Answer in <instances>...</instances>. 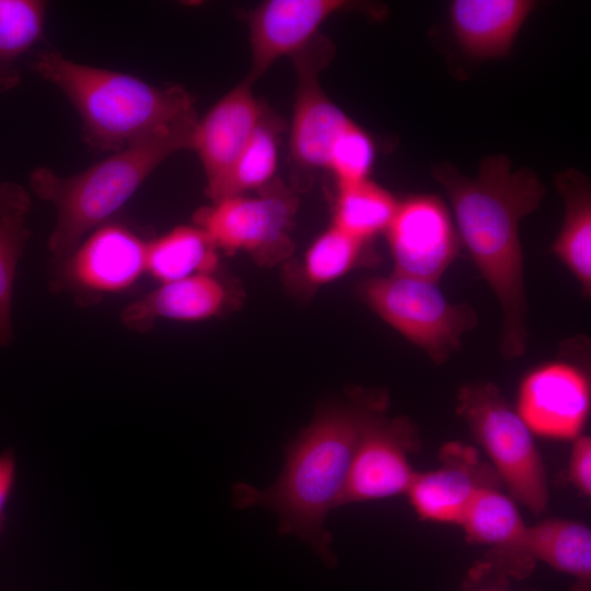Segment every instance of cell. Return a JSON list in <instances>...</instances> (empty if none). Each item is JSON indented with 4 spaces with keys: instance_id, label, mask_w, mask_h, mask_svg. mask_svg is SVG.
I'll use <instances>...</instances> for the list:
<instances>
[{
    "instance_id": "cell-1",
    "label": "cell",
    "mask_w": 591,
    "mask_h": 591,
    "mask_svg": "<svg viewBox=\"0 0 591 591\" xmlns=\"http://www.w3.org/2000/svg\"><path fill=\"white\" fill-rule=\"evenodd\" d=\"M432 173L450 199L460 237L501 308V356L519 358L528 343L519 225L538 207L545 188L533 171H513L501 154L484 159L475 177L447 163L436 165Z\"/></svg>"
},
{
    "instance_id": "cell-2",
    "label": "cell",
    "mask_w": 591,
    "mask_h": 591,
    "mask_svg": "<svg viewBox=\"0 0 591 591\" xmlns=\"http://www.w3.org/2000/svg\"><path fill=\"white\" fill-rule=\"evenodd\" d=\"M387 402L384 393L360 391L348 401L321 408L287 447L285 466L271 486L258 489L235 484V507L273 510L280 534H293L309 543L328 567H334L336 557L325 519L337 508L364 429L385 414Z\"/></svg>"
},
{
    "instance_id": "cell-3",
    "label": "cell",
    "mask_w": 591,
    "mask_h": 591,
    "mask_svg": "<svg viewBox=\"0 0 591 591\" xmlns=\"http://www.w3.org/2000/svg\"><path fill=\"white\" fill-rule=\"evenodd\" d=\"M33 70L56 85L82 120V138L102 151H119L161 128L197 117L183 86H154L128 73L74 62L56 50L39 53Z\"/></svg>"
},
{
    "instance_id": "cell-4",
    "label": "cell",
    "mask_w": 591,
    "mask_h": 591,
    "mask_svg": "<svg viewBox=\"0 0 591 591\" xmlns=\"http://www.w3.org/2000/svg\"><path fill=\"white\" fill-rule=\"evenodd\" d=\"M197 123L195 117L153 131L73 176L35 169L30 177L32 190L56 210L48 239L53 257L70 256L83 236L120 209L169 155L192 149Z\"/></svg>"
},
{
    "instance_id": "cell-5",
    "label": "cell",
    "mask_w": 591,
    "mask_h": 591,
    "mask_svg": "<svg viewBox=\"0 0 591 591\" xmlns=\"http://www.w3.org/2000/svg\"><path fill=\"white\" fill-rule=\"evenodd\" d=\"M456 413L467 424L509 496L531 512L545 511L546 470L533 433L491 382H471L457 392Z\"/></svg>"
},
{
    "instance_id": "cell-6",
    "label": "cell",
    "mask_w": 591,
    "mask_h": 591,
    "mask_svg": "<svg viewBox=\"0 0 591 591\" xmlns=\"http://www.w3.org/2000/svg\"><path fill=\"white\" fill-rule=\"evenodd\" d=\"M364 302L436 364L461 348L462 337L477 324L473 308L451 303L436 282L397 273L367 280Z\"/></svg>"
},
{
    "instance_id": "cell-7",
    "label": "cell",
    "mask_w": 591,
    "mask_h": 591,
    "mask_svg": "<svg viewBox=\"0 0 591 591\" xmlns=\"http://www.w3.org/2000/svg\"><path fill=\"white\" fill-rule=\"evenodd\" d=\"M264 188L256 197L233 196L198 209L195 225L227 253L247 252L267 263L287 256L296 196L281 183Z\"/></svg>"
},
{
    "instance_id": "cell-8",
    "label": "cell",
    "mask_w": 591,
    "mask_h": 591,
    "mask_svg": "<svg viewBox=\"0 0 591 591\" xmlns=\"http://www.w3.org/2000/svg\"><path fill=\"white\" fill-rule=\"evenodd\" d=\"M420 445L409 418L375 417L361 436L337 507L406 495L417 473L408 455Z\"/></svg>"
},
{
    "instance_id": "cell-9",
    "label": "cell",
    "mask_w": 591,
    "mask_h": 591,
    "mask_svg": "<svg viewBox=\"0 0 591 591\" xmlns=\"http://www.w3.org/2000/svg\"><path fill=\"white\" fill-rule=\"evenodd\" d=\"M394 273L437 282L459 252V234L444 204L433 195L398 202L386 229Z\"/></svg>"
},
{
    "instance_id": "cell-10",
    "label": "cell",
    "mask_w": 591,
    "mask_h": 591,
    "mask_svg": "<svg viewBox=\"0 0 591 591\" xmlns=\"http://www.w3.org/2000/svg\"><path fill=\"white\" fill-rule=\"evenodd\" d=\"M438 460L437 468L416 473L406 493L421 520L459 525L480 491L502 486L493 466L468 444L447 442Z\"/></svg>"
},
{
    "instance_id": "cell-11",
    "label": "cell",
    "mask_w": 591,
    "mask_h": 591,
    "mask_svg": "<svg viewBox=\"0 0 591 591\" xmlns=\"http://www.w3.org/2000/svg\"><path fill=\"white\" fill-rule=\"evenodd\" d=\"M590 383L576 366L551 362L522 380L517 413L533 434L573 440L581 434L590 412Z\"/></svg>"
},
{
    "instance_id": "cell-12",
    "label": "cell",
    "mask_w": 591,
    "mask_h": 591,
    "mask_svg": "<svg viewBox=\"0 0 591 591\" xmlns=\"http://www.w3.org/2000/svg\"><path fill=\"white\" fill-rule=\"evenodd\" d=\"M468 543L489 547L486 561L474 567L467 582L499 576L523 579L534 569L529 544V526L524 523L514 500L500 488L480 491L459 524Z\"/></svg>"
},
{
    "instance_id": "cell-13",
    "label": "cell",
    "mask_w": 591,
    "mask_h": 591,
    "mask_svg": "<svg viewBox=\"0 0 591 591\" xmlns=\"http://www.w3.org/2000/svg\"><path fill=\"white\" fill-rule=\"evenodd\" d=\"M327 39H314L294 54L298 85L290 134L294 162L306 169L326 167L331 149L354 121L322 90L317 72L331 57Z\"/></svg>"
},
{
    "instance_id": "cell-14",
    "label": "cell",
    "mask_w": 591,
    "mask_h": 591,
    "mask_svg": "<svg viewBox=\"0 0 591 591\" xmlns=\"http://www.w3.org/2000/svg\"><path fill=\"white\" fill-rule=\"evenodd\" d=\"M351 5L344 0H268L250 18L252 83L279 58L294 55L311 44L320 26Z\"/></svg>"
},
{
    "instance_id": "cell-15",
    "label": "cell",
    "mask_w": 591,
    "mask_h": 591,
    "mask_svg": "<svg viewBox=\"0 0 591 591\" xmlns=\"http://www.w3.org/2000/svg\"><path fill=\"white\" fill-rule=\"evenodd\" d=\"M147 244L124 225L104 223L63 259L62 279L85 293L126 289L146 271Z\"/></svg>"
},
{
    "instance_id": "cell-16",
    "label": "cell",
    "mask_w": 591,
    "mask_h": 591,
    "mask_svg": "<svg viewBox=\"0 0 591 591\" xmlns=\"http://www.w3.org/2000/svg\"><path fill=\"white\" fill-rule=\"evenodd\" d=\"M251 84L246 79L198 119L192 149L197 152L205 171V192L224 177L264 116Z\"/></svg>"
},
{
    "instance_id": "cell-17",
    "label": "cell",
    "mask_w": 591,
    "mask_h": 591,
    "mask_svg": "<svg viewBox=\"0 0 591 591\" xmlns=\"http://www.w3.org/2000/svg\"><path fill=\"white\" fill-rule=\"evenodd\" d=\"M229 302V291L213 274L194 275L161 283L126 305L121 323L136 332H148L159 318L199 322L220 314Z\"/></svg>"
},
{
    "instance_id": "cell-18",
    "label": "cell",
    "mask_w": 591,
    "mask_h": 591,
    "mask_svg": "<svg viewBox=\"0 0 591 591\" xmlns=\"http://www.w3.org/2000/svg\"><path fill=\"white\" fill-rule=\"evenodd\" d=\"M536 2L531 0H454L450 24L462 50L475 59L505 57Z\"/></svg>"
},
{
    "instance_id": "cell-19",
    "label": "cell",
    "mask_w": 591,
    "mask_h": 591,
    "mask_svg": "<svg viewBox=\"0 0 591 591\" xmlns=\"http://www.w3.org/2000/svg\"><path fill=\"white\" fill-rule=\"evenodd\" d=\"M556 188L565 202V216L552 251L571 271L586 296L591 293V186L579 171L556 176Z\"/></svg>"
},
{
    "instance_id": "cell-20",
    "label": "cell",
    "mask_w": 591,
    "mask_h": 591,
    "mask_svg": "<svg viewBox=\"0 0 591 591\" xmlns=\"http://www.w3.org/2000/svg\"><path fill=\"white\" fill-rule=\"evenodd\" d=\"M534 559L573 578L571 591L591 590V531L579 521L546 519L529 526Z\"/></svg>"
},
{
    "instance_id": "cell-21",
    "label": "cell",
    "mask_w": 591,
    "mask_h": 591,
    "mask_svg": "<svg viewBox=\"0 0 591 591\" xmlns=\"http://www.w3.org/2000/svg\"><path fill=\"white\" fill-rule=\"evenodd\" d=\"M218 265L217 246L196 225H178L147 244L146 271L161 283L213 274Z\"/></svg>"
},
{
    "instance_id": "cell-22",
    "label": "cell",
    "mask_w": 591,
    "mask_h": 591,
    "mask_svg": "<svg viewBox=\"0 0 591 591\" xmlns=\"http://www.w3.org/2000/svg\"><path fill=\"white\" fill-rule=\"evenodd\" d=\"M398 202L390 192L369 178L338 185L333 225L367 243L386 231Z\"/></svg>"
},
{
    "instance_id": "cell-23",
    "label": "cell",
    "mask_w": 591,
    "mask_h": 591,
    "mask_svg": "<svg viewBox=\"0 0 591 591\" xmlns=\"http://www.w3.org/2000/svg\"><path fill=\"white\" fill-rule=\"evenodd\" d=\"M46 9L39 0H0V92L20 83L18 60L42 37Z\"/></svg>"
},
{
    "instance_id": "cell-24",
    "label": "cell",
    "mask_w": 591,
    "mask_h": 591,
    "mask_svg": "<svg viewBox=\"0 0 591 591\" xmlns=\"http://www.w3.org/2000/svg\"><path fill=\"white\" fill-rule=\"evenodd\" d=\"M278 163V125L263 116L251 140L224 177L206 195L212 202L266 187Z\"/></svg>"
},
{
    "instance_id": "cell-25",
    "label": "cell",
    "mask_w": 591,
    "mask_h": 591,
    "mask_svg": "<svg viewBox=\"0 0 591 591\" xmlns=\"http://www.w3.org/2000/svg\"><path fill=\"white\" fill-rule=\"evenodd\" d=\"M364 245L332 225L309 247L304 258L305 277L316 286L343 277L358 264Z\"/></svg>"
},
{
    "instance_id": "cell-26",
    "label": "cell",
    "mask_w": 591,
    "mask_h": 591,
    "mask_svg": "<svg viewBox=\"0 0 591 591\" xmlns=\"http://www.w3.org/2000/svg\"><path fill=\"white\" fill-rule=\"evenodd\" d=\"M30 230L25 217L0 222V346H9L14 338L11 316L12 297L18 263L23 254Z\"/></svg>"
},
{
    "instance_id": "cell-27",
    "label": "cell",
    "mask_w": 591,
    "mask_h": 591,
    "mask_svg": "<svg viewBox=\"0 0 591 591\" xmlns=\"http://www.w3.org/2000/svg\"><path fill=\"white\" fill-rule=\"evenodd\" d=\"M375 143L372 137L352 121L333 144L326 167L338 185L363 181L375 161Z\"/></svg>"
},
{
    "instance_id": "cell-28",
    "label": "cell",
    "mask_w": 591,
    "mask_h": 591,
    "mask_svg": "<svg viewBox=\"0 0 591 591\" xmlns=\"http://www.w3.org/2000/svg\"><path fill=\"white\" fill-rule=\"evenodd\" d=\"M568 477L583 496L591 495V439L578 436L573 439L568 461Z\"/></svg>"
},
{
    "instance_id": "cell-29",
    "label": "cell",
    "mask_w": 591,
    "mask_h": 591,
    "mask_svg": "<svg viewBox=\"0 0 591 591\" xmlns=\"http://www.w3.org/2000/svg\"><path fill=\"white\" fill-rule=\"evenodd\" d=\"M31 206L30 195L22 186L12 182H0V222L25 217Z\"/></svg>"
},
{
    "instance_id": "cell-30",
    "label": "cell",
    "mask_w": 591,
    "mask_h": 591,
    "mask_svg": "<svg viewBox=\"0 0 591 591\" xmlns=\"http://www.w3.org/2000/svg\"><path fill=\"white\" fill-rule=\"evenodd\" d=\"M16 475V457L13 450L0 453V537L4 531L7 506L13 491Z\"/></svg>"
},
{
    "instance_id": "cell-31",
    "label": "cell",
    "mask_w": 591,
    "mask_h": 591,
    "mask_svg": "<svg viewBox=\"0 0 591 591\" xmlns=\"http://www.w3.org/2000/svg\"><path fill=\"white\" fill-rule=\"evenodd\" d=\"M477 591H507V590L501 588V587H496V588L480 589V590H477Z\"/></svg>"
}]
</instances>
